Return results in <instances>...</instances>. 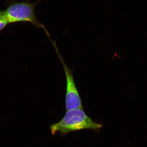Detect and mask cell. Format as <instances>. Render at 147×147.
Listing matches in <instances>:
<instances>
[{"mask_svg": "<svg viewBox=\"0 0 147 147\" xmlns=\"http://www.w3.org/2000/svg\"><path fill=\"white\" fill-rule=\"evenodd\" d=\"M102 127V124L93 121L83 109L78 108L67 111L63 118L50 125V129L52 135L59 132L63 136L71 131L82 129H90L98 132Z\"/></svg>", "mask_w": 147, "mask_h": 147, "instance_id": "1", "label": "cell"}, {"mask_svg": "<svg viewBox=\"0 0 147 147\" xmlns=\"http://www.w3.org/2000/svg\"><path fill=\"white\" fill-rule=\"evenodd\" d=\"M41 1L38 0L36 2L32 3L30 1L7 0V6L4 11L9 24L28 22L37 28L42 29L50 39L51 38L50 33L45 26L38 21L35 11L36 6Z\"/></svg>", "mask_w": 147, "mask_h": 147, "instance_id": "2", "label": "cell"}, {"mask_svg": "<svg viewBox=\"0 0 147 147\" xmlns=\"http://www.w3.org/2000/svg\"><path fill=\"white\" fill-rule=\"evenodd\" d=\"M50 40L55 48L59 59L62 65L65 74L66 110L67 111L78 108L83 109L84 107L82 104V99L74 78L73 69L69 68L67 65L63 57L60 53L56 42L53 41L52 38Z\"/></svg>", "mask_w": 147, "mask_h": 147, "instance_id": "3", "label": "cell"}, {"mask_svg": "<svg viewBox=\"0 0 147 147\" xmlns=\"http://www.w3.org/2000/svg\"><path fill=\"white\" fill-rule=\"evenodd\" d=\"M9 23L3 10H0V32L5 28Z\"/></svg>", "mask_w": 147, "mask_h": 147, "instance_id": "4", "label": "cell"}]
</instances>
